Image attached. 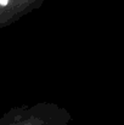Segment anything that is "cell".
I'll return each instance as SVG.
<instances>
[{
  "mask_svg": "<svg viewBox=\"0 0 124 125\" xmlns=\"http://www.w3.org/2000/svg\"><path fill=\"white\" fill-rule=\"evenodd\" d=\"M45 0H0V31L39 9Z\"/></svg>",
  "mask_w": 124,
  "mask_h": 125,
  "instance_id": "6da1fadb",
  "label": "cell"
}]
</instances>
